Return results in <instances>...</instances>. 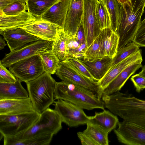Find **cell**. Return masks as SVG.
I'll list each match as a JSON object with an SVG mask.
<instances>
[{"label":"cell","instance_id":"1","mask_svg":"<svg viewBox=\"0 0 145 145\" xmlns=\"http://www.w3.org/2000/svg\"><path fill=\"white\" fill-rule=\"evenodd\" d=\"M102 99L105 107L123 120L145 127V100L120 91L109 95L103 94Z\"/></svg>","mask_w":145,"mask_h":145},{"label":"cell","instance_id":"2","mask_svg":"<svg viewBox=\"0 0 145 145\" xmlns=\"http://www.w3.org/2000/svg\"><path fill=\"white\" fill-rule=\"evenodd\" d=\"M145 7V0L120 4L116 31L119 37L118 50L133 42Z\"/></svg>","mask_w":145,"mask_h":145},{"label":"cell","instance_id":"3","mask_svg":"<svg viewBox=\"0 0 145 145\" xmlns=\"http://www.w3.org/2000/svg\"><path fill=\"white\" fill-rule=\"evenodd\" d=\"M54 99H62L88 110L104 109V103L86 89L74 84L62 81L56 82Z\"/></svg>","mask_w":145,"mask_h":145},{"label":"cell","instance_id":"4","mask_svg":"<svg viewBox=\"0 0 145 145\" xmlns=\"http://www.w3.org/2000/svg\"><path fill=\"white\" fill-rule=\"evenodd\" d=\"M56 82L51 74L44 72L36 78L26 83L29 97L35 111L39 114L54 103Z\"/></svg>","mask_w":145,"mask_h":145},{"label":"cell","instance_id":"5","mask_svg":"<svg viewBox=\"0 0 145 145\" xmlns=\"http://www.w3.org/2000/svg\"><path fill=\"white\" fill-rule=\"evenodd\" d=\"M62 121L58 113L48 108L41 114L38 120L30 128L13 137L25 139L47 135L56 134L62 129Z\"/></svg>","mask_w":145,"mask_h":145},{"label":"cell","instance_id":"6","mask_svg":"<svg viewBox=\"0 0 145 145\" xmlns=\"http://www.w3.org/2000/svg\"><path fill=\"white\" fill-rule=\"evenodd\" d=\"M35 111L13 115H0V133L3 137H14L25 132L39 119Z\"/></svg>","mask_w":145,"mask_h":145},{"label":"cell","instance_id":"7","mask_svg":"<svg viewBox=\"0 0 145 145\" xmlns=\"http://www.w3.org/2000/svg\"><path fill=\"white\" fill-rule=\"evenodd\" d=\"M56 74L62 81L79 86L101 99L103 90L99 82L93 80L81 74L68 60L61 61Z\"/></svg>","mask_w":145,"mask_h":145},{"label":"cell","instance_id":"8","mask_svg":"<svg viewBox=\"0 0 145 145\" xmlns=\"http://www.w3.org/2000/svg\"><path fill=\"white\" fill-rule=\"evenodd\" d=\"M9 71L21 82L32 80L44 72L39 54L19 61L10 66Z\"/></svg>","mask_w":145,"mask_h":145},{"label":"cell","instance_id":"9","mask_svg":"<svg viewBox=\"0 0 145 145\" xmlns=\"http://www.w3.org/2000/svg\"><path fill=\"white\" fill-rule=\"evenodd\" d=\"M54 110L59 115L62 122L70 127L86 124L90 116L86 115L83 109L68 101L57 99L54 101Z\"/></svg>","mask_w":145,"mask_h":145},{"label":"cell","instance_id":"10","mask_svg":"<svg viewBox=\"0 0 145 145\" xmlns=\"http://www.w3.org/2000/svg\"><path fill=\"white\" fill-rule=\"evenodd\" d=\"M98 0H82L83 13L82 19L88 48L99 35L101 30L97 21L96 9Z\"/></svg>","mask_w":145,"mask_h":145},{"label":"cell","instance_id":"11","mask_svg":"<svg viewBox=\"0 0 145 145\" xmlns=\"http://www.w3.org/2000/svg\"><path fill=\"white\" fill-rule=\"evenodd\" d=\"M114 129L118 141L127 145H145V127L125 120Z\"/></svg>","mask_w":145,"mask_h":145},{"label":"cell","instance_id":"12","mask_svg":"<svg viewBox=\"0 0 145 145\" xmlns=\"http://www.w3.org/2000/svg\"><path fill=\"white\" fill-rule=\"evenodd\" d=\"M53 42L41 39L31 42L6 54L0 61L5 67L8 68L19 61L52 49Z\"/></svg>","mask_w":145,"mask_h":145},{"label":"cell","instance_id":"13","mask_svg":"<svg viewBox=\"0 0 145 145\" xmlns=\"http://www.w3.org/2000/svg\"><path fill=\"white\" fill-rule=\"evenodd\" d=\"M83 13L82 0H71L63 28L65 36H75L82 22Z\"/></svg>","mask_w":145,"mask_h":145},{"label":"cell","instance_id":"14","mask_svg":"<svg viewBox=\"0 0 145 145\" xmlns=\"http://www.w3.org/2000/svg\"><path fill=\"white\" fill-rule=\"evenodd\" d=\"M10 52L20 48L30 42L40 40L21 28L7 30L2 34Z\"/></svg>","mask_w":145,"mask_h":145},{"label":"cell","instance_id":"15","mask_svg":"<svg viewBox=\"0 0 145 145\" xmlns=\"http://www.w3.org/2000/svg\"><path fill=\"white\" fill-rule=\"evenodd\" d=\"M40 20L32 15L27 10L16 15L0 16V33L2 35L7 30L23 28Z\"/></svg>","mask_w":145,"mask_h":145},{"label":"cell","instance_id":"16","mask_svg":"<svg viewBox=\"0 0 145 145\" xmlns=\"http://www.w3.org/2000/svg\"><path fill=\"white\" fill-rule=\"evenodd\" d=\"M34 111L33 103L29 97L23 99L0 100V115H16Z\"/></svg>","mask_w":145,"mask_h":145},{"label":"cell","instance_id":"17","mask_svg":"<svg viewBox=\"0 0 145 145\" xmlns=\"http://www.w3.org/2000/svg\"><path fill=\"white\" fill-rule=\"evenodd\" d=\"M40 39L53 41L61 28L51 23L40 20L23 28Z\"/></svg>","mask_w":145,"mask_h":145},{"label":"cell","instance_id":"18","mask_svg":"<svg viewBox=\"0 0 145 145\" xmlns=\"http://www.w3.org/2000/svg\"><path fill=\"white\" fill-rule=\"evenodd\" d=\"M71 0H59L41 17V20L55 24L63 29Z\"/></svg>","mask_w":145,"mask_h":145},{"label":"cell","instance_id":"19","mask_svg":"<svg viewBox=\"0 0 145 145\" xmlns=\"http://www.w3.org/2000/svg\"><path fill=\"white\" fill-rule=\"evenodd\" d=\"M142 59L130 65L122 71L104 89L103 94L109 95L120 91L126 82L132 74L142 67Z\"/></svg>","mask_w":145,"mask_h":145},{"label":"cell","instance_id":"20","mask_svg":"<svg viewBox=\"0 0 145 145\" xmlns=\"http://www.w3.org/2000/svg\"><path fill=\"white\" fill-rule=\"evenodd\" d=\"M100 58L108 57L112 59L118 51V35L110 27L103 29Z\"/></svg>","mask_w":145,"mask_h":145},{"label":"cell","instance_id":"21","mask_svg":"<svg viewBox=\"0 0 145 145\" xmlns=\"http://www.w3.org/2000/svg\"><path fill=\"white\" fill-rule=\"evenodd\" d=\"M141 59H142L141 50L139 49L136 52L127 57L107 72L99 81L102 88L104 90L125 68Z\"/></svg>","mask_w":145,"mask_h":145},{"label":"cell","instance_id":"22","mask_svg":"<svg viewBox=\"0 0 145 145\" xmlns=\"http://www.w3.org/2000/svg\"><path fill=\"white\" fill-rule=\"evenodd\" d=\"M21 82L17 78L14 82H0V100L29 97L28 92L22 86Z\"/></svg>","mask_w":145,"mask_h":145},{"label":"cell","instance_id":"23","mask_svg":"<svg viewBox=\"0 0 145 145\" xmlns=\"http://www.w3.org/2000/svg\"><path fill=\"white\" fill-rule=\"evenodd\" d=\"M80 60L95 80L99 81L109 71L112 59L105 57L89 61Z\"/></svg>","mask_w":145,"mask_h":145},{"label":"cell","instance_id":"24","mask_svg":"<svg viewBox=\"0 0 145 145\" xmlns=\"http://www.w3.org/2000/svg\"><path fill=\"white\" fill-rule=\"evenodd\" d=\"M119 122L117 116L104 109L102 112H95L94 116H90L88 122L100 127L109 133L115 129Z\"/></svg>","mask_w":145,"mask_h":145},{"label":"cell","instance_id":"25","mask_svg":"<svg viewBox=\"0 0 145 145\" xmlns=\"http://www.w3.org/2000/svg\"><path fill=\"white\" fill-rule=\"evenodd\" d=\"M53 135H47L25 139H18L13 137H4V145H49Z\"/></svg>","mask_w":145,"mask_h":145},{"label":"cell","instance_id":"26","mask_svg":"<svg viewBox=\"0 0 145 145\" xmlns=\"http://www.w3.org/2000/svg\"><path fill=\"white\" fill-rule=\"evenodd\" d=\"M59 0H27V10L33 16L40 19L42 16Z\"/></svg>","mask_w":145,"mask_h":145},{"label":"cell","instance_id":"27","mask_svg":"<svg viewBox=\"0 0 145 145\" xmlns=\"http://www.w3.org/2000/svg\"><path fill=\"white\" fill-rule=\"evenodd\" d=\"M65 36L68 60L73 58L83 59L87 48L86 42L80 44L75 36Z\"/></svg>","mask_w":145,"mask_h":145},{"label":"cell","instance_id":"28","mask_svg":"<svg viewBox=\"0 0 145 145\" xmlns=\"http://www.w3.org/2000/svg\"><path fill=\"white\" fill-rule=\"evenodd\" d=\"M83 132L90 137L97 145H108V133L100 127L88 122Z\"/></svg>","mask_w":145,"mask_h":145},{"label":"cell","instance_id":"29","mask_svg":"<svg viewBox=\"0 0 145 145\" xmlns=\"http://www.w3.org/2000/svg\"><path fill=\"white\" fill-rule=\"evenodd\" d=\"M39 55L41 59L44 72L50 74L56 73L61 61L52 49L41 52Z\"/></svg>","mask_w":145,"mask_h":145},{"label":"cell","instance_id":"30","mask_svg":"<svg viewBox=\"0 0 145 145\" xmlns=\"http://www.w3.org/2000/svg\"><path fill=\"white\" fill-rule=\"evenodd\" d=\"M52 50L60 61L68 60L66 38L63 28L60 29L53 41Z\"/></svg>","mask_w":145,"mask_h":145},{"label":"cell","instance_id":"31","mask_svg":"<svg viewBox=\"0 0 145 145\" xmlns=\"http://www.w3.org/2000/svg\"><path fill=\"white\" fill-rule=\"evenodd\" d=\"M139 47L137 44L132 42L118 50L116 56L112 59L109 71L127 57L136 52L139 50Z\"/></svg>","mask_w":145,"mask_h":145},{"label":"cell","instance_id":"32","mask_svg":"<svg viewBox=\"0 0 145 145\" xmlns=\"http://www.w3.org/2000/svg\"><path fill=\"white\" fill-rule=\"evenodd\" d=\"M109 14L112 30L116 33L120 4L117 0H100Z\"/></svg>","mask_w":145,"mask_h":145},{"label":"cell","instance_id":"33","mask_svg":"<svg viewBox=\"0 0 145 145\" xmlns=\"http://www.w3.org/2000/svg\"><path fill=\"white\" fill-rule=\"evenodd\" d=\"M96 17L101 30L111 27L110 20L108 13L103 2L99 0L96 9Z\"/></svg>","mask_w":145,"mask_h":145},{"label":"cell","instance_id":"34","mask_svg":"<svg viewBox=\"0 0 145 145\" xmlns=\"http://www.w3.org/2000/svg\"><path fill=\"white\" fill-rule=\"evenodd\" d=\"M102 37V32L101 30L99 35L87 49L83 59L89 61L101 58Z\"/></svg>","mask_w":145,"mask_h":145},{"label":"cell","instance_id":"35","mask_svg":"<svg viewBox=\"0 0 145 145\" xmlns=\"http://www.w3.org/2000/svg\"><path fill=\"white\" fill-rule=\"evenodd\" d=\"M27 10L26 4L20 2L11 3L0 10V16L18 15Z\"/></svg>","mask_w":145,"mask_h":145},{"label":"cell","instance_id":"36","mask_svg":"<svg viewBox=\"0 0 145 145\" xmlns=\"http://www.w3.org/2000/svg\"><path fill=\"white\" fill-rule=\"evenodd\" d=\"M71 64L80 73L88 78L93 81L95 80L86 67L82 63L80 59L71 58L68 60Z\"/></svg>","mask_w":145,"mask_h":145},{"label":"cell","instance_id":"37","mask_svg":"<svg viewBox=\"0 0 145 145\" xmlns=\"http://www.w3.org/2000/svg\"><path fill=\"white\" fill-rule=\"evenodd\" d=\"M133 42L139 47H145V21H141L134 36Z\"/></svg>","mask_w":145,"mask_h":145},{"label":"cell","instance_id":"38","mask_svg":"<svg viewBox=\"0 0 145 145\" xmlns=\"http://www.w3.org/2000/svg\"><path fill=\"white\" fill-rule=\"evenodd\" d=\"M6 67L3 66L0 61V82L13 83L16 80L15 76Z\"/></svg>","mask_w":145,"mask_h":145},{"label":"cell","instance_id":"39","mask_svg":"<svg viewBox=\"0 0 145 145\" xmlns=\"http://www.w3.org/2000/svg\"><path fill=\"white\" fill-rule=\"evenodd\" d=\"M131 80L136 88V91L139 93L145 88V76L138 73L131 76Z\"/></svg>","mask_w":145,"mask_h":145},{"label":"cell","instance_id":"40","mask_svg":"<svg viewBox=\"0 0 145 145\" xmlns=\"http://www.w3.org/2000/svg\"><path fill=\"white\" fill-rule=\"evenodd\" d=\"M77 135L82 145H97L90 137L83 132H78Z\"/></svg>","mask_w":145,"mask_h":145},{"label":"cell","instance_id":"41","mask_svg":"<svg viewBox=\"0 0 145 145\" xmlns=\"http://www.w3.org/2000/svg\"><path fill=\"white\" fill-rule=\"evenodd\" d=\"M75 36L80 44H83L86 42L84 31L82 23Z\"/></svg>","mask_w":145,"mask_h":145},{"label":"cell","instance_id":"42","mask_svg":"<svg viewBox=\"0 0 145 145\" xmlns=\"http://www.w3.org/2000/svg\"><path fill=\"white\" fill-rule=\"evenodd\" d=\"M27 0H0V10L11 3L20 2L26 4Z\"/></svg>","mask_w":145,"mask_h":145},{"label":"cell","instance_id":"43","mask_svg":"<svg viewBox=\"0 0 145 145\" xmlns=\"http://www.w3.org/2000/svg\"><path fill=\"white\" fill-rule=\"evenodd\" d=\"M6 45L3 39L0 37V50H1L4 48Z\"/></svg>","mask_w":145,"mask_h":145},{"label":"cell","instance_id":"44","mask_svg":"<svg viewBox=\"0 0 145 145\" xmlns=\"http://www.w3.org/2000/svg\"><path fill=\"white\" fill-rule=\"evenodd\" d=\"M119 3L121 4L130 2L131 0H117Z\"/></svg>","mask_w":145,"mask_h":145},{"label":"cell","instance_id":"45","mask_svg":"<svg viewBox=\"0 0 145 145\" xmlns=\"http://www.w3.org/2000/svg\"><path fill=\"white\" fill-rule=\"evenodd\" d=\"M144 12H145V11H144ZM144 20H145V17L144 18Z\"/></svg>","mask_w":145,"mask_h":145}]
</instances>
